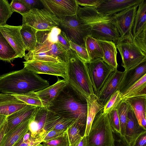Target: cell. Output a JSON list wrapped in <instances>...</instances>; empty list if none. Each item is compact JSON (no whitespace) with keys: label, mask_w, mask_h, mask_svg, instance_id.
Segmentation results:
<instances>
[{"label":"cell","mask_w":146,"mask_h":146,"mask_svg":"<svg viewBox=\"0 0 146 146\" xmlns=\"http://www.w3.org/2000/svg\"><path fill=\"white\" fill-rule=\"evenodd\" d=\"M117 109L120 123L121 135L124 137L127 118V102L125 101L122 100L117 107Z\"/></svg>","instance_id":"cell-35"},{"label":"cell","mask_w":146,"mask_h":146,"mask_svg":"<svg viewBox=\"0 0 146 146\" xmlns=\"http://www.w3.org/2000/svg\"><path fill=\"white\" fill-rule=\"evenodd\" d=\"M40 143L31 137L29 130L13 146H36Z\"/></svg>","instance_id":"cell-42"},{"label":"cell","mask_w":146,"mask_h":146,"mask_svg":"<svg viewBox=\"0 0 146 146\" xmlns=\"http://www.w3.org/2000/svg\"><path fill=\"white\" fill-rule=\"evenodd\" d=\"M13 95L27 105L47 108L49 106L48 103L39 97L35 92L20 95Z\"/></svg>","instance_id":"cell-32"},{"label":"cell","mask_w":146,"mask_h":146,"mask_svg":"<svg viewBox=\"0 0 146 146\" xmlns=\"http://www.w3.org/2000/svg\"><path fill=\"white\" fill-rule=\"evenodd\" d=\"M101 48L103 57V60L106 63L115 69H117V52L116 45L112 41L98 40Z\"/></svg>","instance_id":"cell-24"},{"label":"cell","mask_w":146,"mask_h":146,"mask_svg":"<svg viewBox=\"0 0 146 146\" xmlns=\"http://www.w3.org/2000/svg\"><path fill=\"white\" fill-rule=\"evenodd\" d=\"M125 101L132 108L141 126V119L143 116L146 115V96L132 97Z\"/></svg>","instance_id":"cell-29"},{"label":"cell","mask_w":146,"mask_h":146,"mask_svg":"<svg viewBox=\"0 0 146 146\" xmlns=\"http://www.w3.org/2000/svg\"><path fill=\"white\" fill-rule=\"evenodd\" d=\"M110 125L113 131L121 135L120 127L117 108L108 113Z\"/></svg>","instance_id":"cell-40"},{"label":"cell","mask_w":146,"mask_h":146,"mask_svg":"<svg viewBox=\"0 0 146 146\" xmlns=\"http://www.w3.org/2000/svg\"><path fill=\"white\" fill-rule=\"evenodd\" d=\"M86 63L94 93L97 96L110 74L116 69L108 65L101 58Z\"/></svg>","instance_id":"cell-10"},{"label":"cell","mask_w":146,"mask_h":146,"mask_svg":"<svg viewBox=\"0 0 146 146\" xmlns=\"http://www.w3.org/2000/svg\"><path fill=\"white\" fill-rule=\"evenodd\" d=\"M76 146H88L86 137L83 136L81 141Z\"/></svg>","instance_id":"cell-52"},{"label":"cell","mask_w":146,"mask_h":146,"mask_svg":"<svg viewBox=\"0 0 146 146\" xmlns=\"http://www.w3.org/2000/svg\"><path fill=\"white\" fill-rule=\"evenodd\" d=\"M138 6V5H135L111 17V21L119 34V42L125 40L135 41L132 31Z\"/></svg>","instance_id":"cell-9"},{"label":"cell","mask_w":146,"mask_h":146,"mask_svg":"<svg viewBox=\"0 0 146 146\" xmlns=\"http://www.w3.org/2000/svg\"><path fill=\"white\" fill-rule=\"evenodd\" d=\"M27 105L25 107L7 116V126L5 134L14 127L30 118L36 108Z\"/></svg>","instance_id":"cell-21"},{"label":"cell","mask_w":146,"mask_h":146,"mask_svg":"<svg viewBox=\"0 0 146 146\" xmlns=\"http://www.w3.org/2000/svg\"><path fill=\"white\" fill-rule=\"evenodd\" d=\"M58 27L70 41L85 48V39L88 36H91V32L81 24L76 15L60 20Z\"/></svg>","instance_id":"cell-8"},{"label":"cell","mask_w":146,"mask_h":146,"mask_svg":"<svg viewBox=\"0 0 146 146\" xmlns=\"http://www.w3.org/2000/svg\"><path fill=\"white\" fill-rule=\"evenodd\" d=\"M141 126L146 129V115H144L141 119Z\"/></svg>","instance_id":"cell-54"},{"label":"cell","mask_w":146,"mask_h":146,"mask_svg":"<svg viewBox=\"0 0 146 146\" xmlns=\"http://www.w3.org/2000/svg\"><path fill=\"white\" fill-rule=\"evenodd\" d=\"M50 86L48 82L25 68L0 75V92L12 95L36 92Z\"/></svg>","instance_id":"cell-2"},{"label":"cell","mask_w":146,"mask_h":146,"mask_svg":"<svg viewBox=\"0 0 146 146\" xmlns=\"http://www.w3.org/2000/svg\"><path fill=\"white\" fill-rule=\"evenodd\" d=\"M113 134L114 139V146H130L123 136L113 131Z\"/></svg>","instance_id":"cell-47"},{"label":"cell","mask_w":146,"mask_h":146,"mask_svg":"<svg viewBox=\"0 0 146 146\" xmlns=\"http://www.w3.org/2000/svg\"><path fill=\"white\" fill-rule=\"evenodd\" d=\"M24 67L37 74H45L60 76L67 80V63L36 60L23 62Z\"/></svg>","instance_id":"cell-12"},{"label":"cell","mask_w":146,"mask_h":146,"mask_svg":"<svg viewBox=\"0 0 146 146\" xmlns=\"http://www.w3.org/2000/svg\"><path fill=\"white\" fill-rule=\"evenodd\" d=\"M58 80L54 84L41 90L35 92L42 100L49 105L54 100L67 84L64 79L61 80L57 77Z\"/></svg>","instance_id":"cell-25"},{"label":"cell","mask_w":146,"mask_h":146,"mask_svg":"<svg viewBox=\"0 0 146 146\" xmlns=\"http://www.w3.org/2000/svg\"><path fill=\"white\" fill-rule=\"evenodd\" d=\"M21 26H13L7 24L0 26V31L16 52L18 58L25 55V48L21 34Z\"/></svg>","instance_id":"cell-16"},{"label":"cell","mask_w":146,"mask_h":146,"mask_svg":"<svg viewBox=\"0 0 146 146\" xmlns=\"http://www.w3.org/2000/svg\"><path fill=\"white\" fill-rule=\"evenodd\" d=\"M27 105L13 95L0 93V115L7 116Z\"/></svg>","instance_id":"cell-20"},{"label":"cell","mask_w":146,"mask_h":146,"mask_svg":"<svg viewBox=\"0 0 146 146\" xmlns=\"http://www.w3.org/2000/svg\"><path fill=\"white\" fill-rule=\"evenodd\" d=\"M78 5L84 7L97 8L102 0H76Z\"/></svg>","instance_id":"cell-44"},{"label":"cell","mask_w":146,"mask_h":146,"mask_svg":"<svg viewBox=\"0 0 146 146\" xmlns=\"http://www.w3.org/2000/svg\"><path fill=\"white\" fill-rule=\"evenodd\" d=\"M102 110L96 116L86 137L88 146H114L113 130L108 114Z\"/></svg>","instance_id":"cell-5"},{"label":"cell","mask_w":146,"mask_h":146,"mask_svg":"<svg viewBox=\"0 0 146 146\" xmlns=\"http://www.w3.org/2000/svg\"><path fill=\"white\" fill-rule=\"evenodd\" d=\"M13 12L7 0H0V26L7 24V21Z\"/></svg>","instance_id":"cell-36"},{"label":"cell","mask_w":146,"mask_h":146,"mask_svg":"<svg viewBox=\"0 0 146 146\" xmlns=\"http://www.w3.org/2000/svg\"><path fill=\"white\" fill-rule=\"evenodd\" d=\"M61 31L58 27H55L50 30L47 36L48 41L52 43L57 42V36Z\"/></svg>","instance_id":"cell-48"},{"label":"cell","mask_w":146,"mask_h":146,"mask_svg":"<svg viewBox=\"0 0 146 146\" xmlns=\"http://www.w3.org/2000/svg\"><path fill=\"white\" fill-rule=\"evenodd\" d=\"M49 112L47 108L37 107L29 122L28 128L31 136L40 143L47 134L45 127Z\"/></svg>","instance_id":"cell-14"},{"label":"cell","mask_w":146,"mask_h":146,"mask_svg":"<svg viewBox=\"0 0 146 146\" xmlns=\"http://www.w3.org/2000/svg\"><path fill=\"white\" fill-rule=\"evenodd\" d=\"M27 7L30 10L33 8H38L41 3L40 0H21Z\"/></svg>","instance_id":"cell-49"},{"label":"cell","mask_w":146,"mask_h":146,"mask_svg":"<svg viewBox=\"0 0 146 146\" xmlns=\"http://www.w3.org/2000/svg\"><path fill=\"white\" fill-rule=\"evenodd\" d=\"M127 103V118L124 137L130 146H133L137 138L146 132V129L140 125L132 108Z\"/></svg>","instance_id":"cell-18"},{"label":"cell","mask_w":146,"mask_h":146,"mask_svg":"<svg viewBox=\"0 0 146 146\" xmlns=\"http://www.w3.org/2000/svg\"><path fill=\"white\" fill-rule=\"evenodd\" d=\"M7 126V123L6 120L5 123L0 129V145L2 139L5 135Z\"/></svg>","instance_id":"cell-51"},{"label":"cell","mask_w":146,"mask_h":146,"mask_svg":"<svg viewBox=\"0 0 146 146\" xmlns=\"http://www.w3.org/2000/svg\"><path fill=\"white\" fill-rule=\"evenodd\" d=\"M31 117L5 134L0 146H13L21 138L29 131L28 125Z\"/></svg>","instance_id":"cell-23"},{"label":"cell","mask_w":146,"mask_h":146,"mask_svg":"<svg viewBox=\"0 0 146 146\" xmlns=\"http://www.w3.org/2000/svg\"><path fill=\"white\" fill-rule=\"evenodd\" d=\"M87 111L86 124L83 136H87L96 115L102 110L104 106L98 100L95 94H90L86 99Z\"/></svg>","instance_id":"cell-22"},{"label":"cell","mask_w":146,"mask_h":146,"mask_svg":"<svg viewBox=\"0 0 146 146\" xmlns=\"http://www.w3.org/2000/svg\"><path fill=\"white\" fill-rule=\"evenodd\" d=\"M81 128L78 123L74 122L66 130L69 146H76L81 141L82 136L80 134Z\"/></svg>","instance_id":"cell-33"},{"label":"cell","mask_w":146,"mask_h":146,"mask_svg":"<svg viewBox=\"0 0 146 146\" xmlns=\"http://www.w3.org/2000/svg\"><path fill=\"white\" fill-rule=\"evenodd\" d=\"M7 116L0 115V129L6 121Z\"/></svg>","instance_id":"cell-53"},{"label":"cell","mask_w":146,"mask_h":146,"mask_svg":"<svg viewBox=\"0 0 146 146\" xmlns=\"http://www.w3.org/2000/svg\"><path fill=\"white\" fill-rule=\"evenodd\" d=\"M125 71L124 75L118 89L121 94L146 74V61L143 62L133 68Z\"/></svg>","instance_id":"cell-19"},{"label":"cell","mask_w":146,"mask_h":146,"mask_svg":"<svg viewBox=\"0 0 146 146\" xmlns=\"http://www.w3.org/2000/svg\"><path fill=\"white\" fill-rule=\"evenodd\" d=\"M121 101L120 92L117 90L111 96L104 106L102 110L103 113L108 114L116 109Z\"/></svg>","instance_id":"cell-37"},{"label":"cell","mask_w":146,"mask_h":146,"mask_svg":"<svg viewBox=\"0 0 146 146\" xmlns=\"http://www.w3.org/2000/svg\"><path fill=\"white\" fill-rule=\"evenodd\" d=\"M22 25L29 26L37 31H46L59 25L60 20L46 9L33 8L21 15Z\"/></svg>","instance_id":"cell-6"},{"label":"cell","mask_w":146,"mask_h":146,"mask_svg":"<svg viewBox=\"0 0 146 146\" xmlns=\"http://www.w3.org/2000/svg\"><path fill=\"white\" fill-rule=\"evenodd\" d=\"M44 8L60 20L76 15L79 5L76 0H41Z\"/></svg>","instance_id":"cell-13"},{"label":"cell","mask_w":146,"mask_h":146,"mask_svg":"<svg viewBox=\"0 0 146 146\" xmlns=\"http://www.w3.org/2000/svg\"><path fill=\"white\" fill-rule=\"evenodd\" d=\"M85 44L90 60L100 58H102V51L98 40L88 36L85 39Z\"/></svg>","instance_id":"cell-31"},{"label":"cell","mask_w":146,"mask_h":146,"mask_svg":"<svg viewBox=\"0 0 146 146\" xmlns=\"http://www.w3.org/2000/svg\"><path fill=\"white\" fill-rule=\"evenodd\" d=\"M38 31L33 27L26 25H22L20 33L25 45V50L33 51L37 42L36 34Z\"/></svg>","instance_id":"cell-28"},{"label":"cell","mask_w":146,"mask_h":146,"mask_svg":"<svg viewBox=\"0 0 146 146\" xmlns=\"http://www.w3.org/2000/svg\"><path fill=\"white\" fill-rule=\"evenodd\" d=\"M36 146H43L42 145V144L41 143H40V144H38V145H37Z\"/></svg>","instance_id":"cell-55"},{"label":"cell","mask_w":146,"mask_h":146,"mask_svg":"<svg viewBox=\"0 0 146 146\" xmlns=\"http://www.w3.org/2000/svg\"><path fill=\"white\" fill-rule=\"evenodd\" d=\"M133 146H146V132L141 134L137 138Z\"/></svg>","instance_id":"cell-50"},{"label":"cell","mask_w":146,"mask_h":146,"mask_svg":"<svg viewBox=\"0 0 146 146\" xmlns=\"http://www.w3.org/2000/svg\"><path fill=\"white\" fill-rule=\"evenodd\" d=\"M146 0H142L139 4L132 28V34L135 40L146 26Z\"/></svg>","instance_id":"cell-26"},{"label":"cell","mask_w":146,"mask_h":146,"mask_svg":"<svg viewBox=\"0 0 146 146\" xmlns=\"http://www.w3.org/2000/svg\"><path fill=\"white\" fill-rule=\"evenodd\" d=\"M10 6L13 12L18 13L21 15L27 13L30 10L21 0H12Z\"/></svg>","instance_id":"cell-41"},{"label":"cell","mask_w":146,"mask_h":146,"mask_svg":"<svg viewBox=\"0 0 146 146\" xmlns=\"http://www.w3.org/2000/svg\"><path fill=\"white\" fill-rule=\"evenodd\" d=\"M58 42L66 50L70 49V41L66 34L62 31L57 36Z\"/></svg>","instance_id":"cell-45"},{"label":"cell","mask_w":146,"mask_h":146,"mask_svg":"<svg viewBox=\"0 0 146 146\" xmlns=\"http://www.w3.org/2000/svg\"><path fill=\"white\" fill-rule=\"evenodd\" d=\"M49 31H37L36 46L33 51H29L25 54L24 57L26 61L61 62L53 57L50 52V43L47 39V36Z\"/></svg>","instance_id":"cell-11"},{"label":"cell","mask_w":146,"mask_h":146,"mask_svg":"<svg viewBox=\"0 0 146 146\" xmlns=\"http://www.w3.org/2000/svg\"><path fill=\"white\" fill-rule=\"evenodd\" d=\"M68 62L67 72V84L86 99L94 94L86 63L71 49L67 51Z\"/></svg>","instance_id":"cell-4"},{"label":"cell","mask_w":146,"mask_h":146,"mask_svg":"<svg viewBox=\"0 0 146 146\" xmlns=\"http://www.w3.org/2000/svg\"><path fill=\"white\" fill-rule=\"evenodd\" d=\"M17 55L0 31V60L11 63Z\"/></svg>","instance_id":"cell-30"},{"label":"cell","mask_w":146,"mask_h":146,"mask_svg":"<svg viewBox=\"0 0 146 146\" xmlns=\"http://www.w3.org/2000/svg\"><path fill=\"white\" fill-rule=\"evenodd\" d=\"M142 0H102L96 9L104 15L111 17L127 9L139 5Z\"/></svg>","instance_id":"cell-17"},{"label":"cell","mask_w":146,"mask_h":146,"mask_svg":"<svg viewBox=\"0 0 146 146\" xmlns=\"http://www.w3.org/2000/svg\"><path fill=\"white\" fill-rule=\"evenodd\" d=\"M41 143L43 146H69L66 132L61 136Z\"/></svg>","instance_id":"cell-39"},{"label":"cell","mask_w":146,"mask_h":146,"mask_svg":"<svg viewBox=\"0 0 146 146\" xmlns=\"http://www.w3.org/2000/svg\"><path fill=\"white\" fill-rule=\"evenodd\" d=\"M66 131L51 130L47 133L42 140V142H45L61 136L64 134Z\"/></svg>","instance_id":"cell-46"},{"label":"cell","mask_w":146,"mask_h":146,"mask_svg":"<svg viewBox=\"0 0 146 146\" xmlns=\"http://www.w3.org/2000/svg\"><path fill=\"white\" fill-rule=\"evenodd\" d=\"M70 49L74 50L78 57L83 61L87 63L90 61L88 53L86 48L77 45L70 41Z\"/></svg>","instance_id":"cell-38"},{"label":"cell","mask_w":146,"mask_h":146,"mask_svg":"<svg viewBox=\"0 0 146 146\" xmlns=\"http://www.w3.org/2000/svg\"><path fill=\"white\" fill-rule=\"evenodd\" d=\"M146 26L143 30L135 38V42L142 50L146 53Z\"/></svg>","instance_id":"cell-43"},{"label":"cell","mask_w":146,"mask_h":146,"mask_svg":"<svg viewBox=\"0 0 146 146\" xmlns=\"http://www.w3.org/2000/svg\"><path fill=\"white\" fill-rule=\"evenodd\" d=\"M47 108L64 118L74 120L81 129L86 127L87 111L86 99L67 84L50 103Z\"/></svg>","instance_id":"cell-1"},{"label":"cell","mask_w":146,"mask_h":146,"mask_svg":"<svg viewBox=\"0 0 146 146\" xmlns=\"http://www.w3.org/2000/svg\"><path fill=\"white\" fill-rule=\"evenodd\" d=\"M146 96V74L121 94L122 100L133 97Z\"/></svg>","instance_id":"cell-27"},{"label":"cell","mask_w":146,"mask_h":146,"mask_svg":"<svg viewBox=\"0 0 146 146\" xmlns=\"http://www.w3.org/2000/svg\"><path fill=\"white\" fill-rule=\"evenodd\" d=\"M125 71L121 72L117 69L112 71L108 77L97 96L99 102L104 106L111 96L118 90Z\"/></svg>","instance_id":"cell-15"},{"label":"cell","mask_w":146,"mask_h":146,"mask_svg":"<svg viewBox=\"0 0 146 146\" xmlns=\"http://www.w3.org/2000/svg\"><path fill=\"white\" fill-rule=\"evenodd\" d=\"M76 16L82 25L90 30L91 36L98 40L111 41L116 45L120 36L111 21V17L104 15L93 7H78Z\"/></svg>","instance_id":"cell-3"},{"label":"cell","mask_w":146,"mask_h":146,"mask_svg":"<svg viewBox=\"0 0 146 146\" xmlns=\"http://www.w3.org/2000/svg\"><path fill=\"white\" fill-rule=\"evenodd\" d=\"M50 43V51L52 56L60 62L68 63V57L67 51L58 42Z\"/></svg>","instance_id":"cell-34"},{"label":"cell","mask_w":146,"mask_h":146,"mask_svg":"<svg viewBox=\"0 0 146 146\" xmlns=\"http://www.w3.org/2000/svg\"><path fill=\"white\" fill-rule=\"evenodd\" d=\"M122 59L121 65L127 71L146 61V53L137 44L135 41L125 40L116 45Z\"/></svg>","instance_id":"cell-7"}]
</instances>
